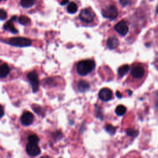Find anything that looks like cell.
I'll return each instance as SVG.
<instances>
[{
    "label": "cell",
    "instance_id": "9a60e30c",
    "mask_svg": "<svg viewBox=\"0 0 158 158\" xmlns=\"http://www.w3.org/2000/svg\"><path fill=\"white\" fill-rule=\"evenodd\" d=\"M36 3V0H21L20 4L24 8H32Z\"/></svg>",
    "mask_w": 158,
    "mask_h": 158
},
{
    "label": "cell",
    "instance_id": "8fae6325",
    "mask_svg": "<svg viewBox=\"0 0 158 158\" xmlns=\"http://www.w3.org/2000/svg\"><path fill=\"white\" fill-rule=\"evenodd\" d=\"M16 18H17L16 16L12 17L8 22H7L4 24V29L6 30L10 31L11 33H13V34L18 33V30L16 29V27H14L13 24V21L16 19Z\"/></svg>",
    "mask_w": 158,
    "mask_h": 158
},
{
    "label": "cell",
    "instance_id": "cb8c5ba5",
    "mask_svg": "<svg viewBox=\"0 0 158 158\" xmlns=\"http://www.w3.org/2000/svg\"><path fill=\"white\" fill-rule=\"evenodd\" d=\"M132 0H120V3L122 6H126L131 4Z\"/></svg>",
    "mask_w": 158,
    "mask_h": 158
},
{
    "label": "cell",
    "instance_id": "4316f807",
    "mask_svg": "<svg viewBox=\"0 0 158 158\" xmlns=\"http://www.w3.org/2000/svg\"><path fill=\"white\" fill-rule=\"evenodd\" d=\"M69 2V0H64V1H61V5H63V6H64V5H66L67 3Z\"/></svg>",
    "mask_w": 158,
    "mask_h": 158
},
{
    "label": "cell",
    "instance_id": "ba28073f",
    "mask_svg": "<svg viewBox=\"0 0 158 158\" xmlns=\"http://www.w3.org/2000/svg\"><path fill=\"white\" fill-rule=\"evenodd\" d=\"M114 29L122 36H125L129 31V27L127 23L123 21L117 23L114 27Z\"/></svg>",
    "mask_w": 158,
    "mask_h": 158
},
{
    "label": "cell",
    "instance_id": "3957f363",
    "mask_svg": "<svg viewBox=\"0 0 158 158\" xmlns=\"http://www.w3.org/2000/svg\"><path fill=\"white\" fill-rule=\"evenodd\" d=\"M102 13L104 17L109 19L110 20H114L118 16V11L115 6L110 5L103 8L102 11Z\"/></svg>",
    "mask_w": 158,
    "mask_h": 158
},
{
    "label": "cell",
    "instance_id": "30bf717a",
    "mask_svg": "<svg viewBox=\"0 0 158 158\" xmlns=\"http://www.w3.org/2000/svg\"><path fill=\"white\" fill-rule=\"evenodd\" d=\"M144 70L141 66H135L132 69L131 75L135 79H141L144 76Z\"/></svg>",
    "mask_w": 158,
    "mask_h": 158
},
{
    "label": "cell",
    "instance_id": "5bb4252c",
    "mask_svg": "<svg viewBox=\"0 0 158 158\" xmlns=\"http://www.w3.org/2000/svg\"><path fill=\"white\" fill-rule=\"evenodd\" d=\"M10 72V68L8 64H3L0 66V78H5Z\"/></svg>",
    "mask_w": 158,
    "mask_h": 158
},
{
    "label": "cell",
    "instance_id": "5b68a950",
    "mask_svg": "<svg viewBox=\"0 0 158 158\" xmlns=\"http://www.w3.org/2000/svg\"><path fill=\"white\" fill-rule=\"evenodd\" d=\"M27 79L31 85L34 93L38 92L40 85L39 75L35 71H31L27 74Z\"/></svg>",
    "mask_w": 158,
    "mask_h": 158
},
{
    "label": "cell",
    "instance_id": "ac0fdd59",
    "mask_svg": "<svg viewBox=\"0 0 158 158\" xmlns=\"http://www.w3.org/2000/svg\"><path fill=\"white\" fill-rule=\"evenodd\" d=\"M126 111H127V109H126V107L123 105L118 106L116 109V113L117 114V116H122L124 115Z\"/></svg>",
    "mask_w": 158,
    "mask_h": 158
},
{
    "label": "cell",
    "instance_id": "d4e9b609",
    "mask_svg": "<svg viewBox=\"0 0 158 158\" xmlns=\"http://www.w3.org/2000/svg\"><path fill=\"white\" fill-rule=\"evenodd\" d=\"M4 109L3 108L2 106L0 104V118H1L4 116Z\"/></svg>",
    "mask_w": 158,
    "mask_h": 158
},
{
    "label": "cell",
    "instance_id": "2e32d148",
    "mask_svg": "<svg viewBox=\"0 0 158 158\" xmlns=\"http://www.w3.org/2000/svg\"><path fill=\"white\" fill-rule=\"evenodd\" d=\"M130 69V67L129 65H124L122 66L121 67H120L118 69V73L119 75L121 77H123L124 75L127 74Z\"/></svg>",
    "mask_w": 158,
    "mask_h": 158
},
{
    "label": "cell",
    "instance_id": "7402d4cb",
    "mask_svg": "<svg viewBox=\"0 0 158 158\" xmlns=\"http://www.w3.org/2000/svg\"><path fill=\"white\" fill-rule=\"evenodd\" d=\"M126 133H127V134L132 137H135L138 135V132L135 129H129L126 131Z\"/></svg>",
    "mask_w": 158,
    "mask_h": 158
},
{
    "label": "cell",
    "instance_id": "9c48e42d",
    "mask_svg": "<svg viewBox=\"0 0 158 158\" xmlns=\"http://www.w3.org/2000/svg\"><path fill=\"white\" fill-rule=\"evenodd\" d=\"M34 116L33 114L30 112H24L21 119V121L22 125L25 126H28L31 125L34 122Z\"/></svg>",
    "mask_w": 158,
    "mask_h": 158
},
{
    "label": "cell",
    "instance_id": "7a4b0ae2",
    "mask_svg": "<svg viewBox=\"0 0 158 158\" xmlns=\"http://www.w3.org/2000/svg\"><path fill=\"white\" fill-rule=\"evenodd\" d=\"M9 45L17 47H27L31 45V41L24 37L11 38L8 42Z\"/></svg>",
    "mask_w": 158,
    "mask_h": 158
},
{
    "label": "cell",
    "instance_id": "83f0119b",
    "mask_svg": "<svg viewBox=\"0 0 158 158\" xmlns=\"http://www.w3.org/2000/svg\"><path fill=\"white\" fill-rule=\"evenodd\" d=\"M157 107H158V94H157V99H156V103Z\"/></svg>",
    "mask_w": 158,
    "mask_h": 158
},
{
    "label": "cell",
    "instance_id": "f546056e",
    "mask_svg": "<svg viewBox=\"0 0 158 158\" xmlns=\"http://www.w3.org/2000/svg\"><path fill=\"white\" fill-rule=\"evenodd\" d=\"M1 0H0V2H1Z\"/></svg>",
    "mask_w": 158,
    "mask_h": 158
},
{
    "label": "cell",
    "instance_id": "52a82bcc",
    "mask_svg": "<svg viewBox=\"0 0 158 158\" xmlns=\"http://www.w3.org/2000/svg\"><path fill=\"white\" fill-rule=\"evenodd\" d=\"M98 96L101 100L103 102H108L112 97V92L109 88H104L99 91Z\"/></svg>",
    "mask_w": 158,
    "mask_h": 158
},
{
    "label": "cell",
    "instance_id": "44dd1931",
    "mask_svg": "<svg viewBox=\"0 0 158 158\" xmlns=\"http://www.w3.org/2000/svg\"><path fill=\"white\" fill-rule=\"evenodd\" d=\"M28 141H29V143L38 144L39 142V138L35 135H31L29 137Z\"/></svg>",
    "mask_w": 158,
    "mask_h": 158
},
{
    "label": "cell",
    "instance_id": "d6986e66",
    "mask_svg": "<svg viewBox=\"0 0 158 158\" xmlns=\"http://www.w3.org/2000/svg\"><path fill=\"white\" fill-rule=\"evenodd\" d=\"M19 22L21 24L26 26V25H29L30 23V19L26 16H21L19 17Z\"/></svg>",
    "mask_w": 158,
    "mask_h": 158
},
{
    "label": "cell",
    "instance_id": "f1b7e54d",
    "mask_svg": "<svg viewBox=\"0 0 158 158\" xmlns=\"http://www.w3.org/2000/svg\"><path fill=\"white\" fill-rule=\"evenodd\" d=\"M156 13L158 14V6H157V8H156Z\"/></svg>",
    "mask_w": 158,
    "mask_h": 158
},
{
    "label": "cell",
    "instance_id": "e0dca14e",
    "mask_svg": "<svg viewBox=\"0 0 158 158\" xmlns=\"http://www.w3.org/2000/svg\"><path fill=\"white\" fill-rule=\"evenodd\" d=\"M67 12H69V13L74 14L78 10L77 6L74 2L70 3H69V4L68 5V6H67Z\"/></svg>",
    "mask_w": 158,
    "mask_h": 158
},
{
    "label": "cell",
    "instance_id": "ffe728a7",
    "mask_svg": "<svg viewBox=\"0 0 158 158\" xmlns=\"http://www.w3.org/2000/svg\"><path fill=\"white\" fill-rule=\"evenodd\" d=\"M105 130L110 135H114L115 133H116V127H114L113 125H110V124H108L106 126Z\"/></svg>",
    "mask_w": 158,
    "mask_h": 158
},
{
    "label": "cell",
    "instance_id": "603a6c76",
    "mask_svg": "<svg viewBox=\"0 0 158 158\" xmlns=\"http://www.w3.org/2000/svg\"><path fill=\"white\" fill-rule=\"evenodd\" d=\"M7 13L3 9H0V20H5L7 18Z\"/></svg>",
    "mask_w": 158,
    "mask_h": 158
},
{
    "label": "cell",
    "instance_id": "6da1fadb",
    "mask_svg": "<svg viewBox=\"0 0 158 158\" xmlns=\"http://www.w3.org/2000/svg\"><path fill=\"white\" fill-rule=\"evenodd\" d=\"M95 62L92 60H84L79 62L77 66V73L82 76H85L92 72L95 68Z\"/></svg>",
    "mask_w": 158,
    "mask_h": 158
},
{
    "label": "cell",
    "instance_id": "484cf974",
    "mask_svg": "<svg viewBox=\"0 0 158 158\" xmlns=\"http://www.w3.org/2000/svg\"><path fill=\"white\" fill-rule=\"evenodd\" d=\"M116 96H117V97L118 98H121L122 97V94H121V92H119V91H117V92H116Z\"/></svg>",
    "mask_w": 158,
    "mask_h": 158
},
{
    "label": "cell",
    "instance_id": "7c38bea8",
    "mask_svg": "<svg viewBox=\"0 0 158 158\" xmlns=\"http://www.w3.org/2000/svg\"><path fill=\"white\" fill-rule=\"evenodd\" d=\"M77 88L80 92L85 93L90 90V85L88 82L85 80H80L78 83Z\"/></svg>",
    "mask_w": 158,
    "mask_h": 158
},
{
    "label": "cell",
    "instance_id": "277c9868",
    "mask_svg": "<svg viewBox=\"0 0 158 158\" xmlns=\"http://www.w3.org/2000/svg\"><path fill=\"white\" fill-rule=\"evenodd\" d=\"M95 17L94 11L90 8H85L82 9L79 14V17L82 21L86 23H90Z\"/></svg>",
    "mask_w": 158,
    "mask_h": 158
},
{
    "label": "cell",
    "instance_id": "8992f818",
    "mask_svg": "<svg viewBox=\"0 0 158 158\" xmlns=\"http://www.w3.org/2000/svg\"><path fill=\"white\" fill-rule=\"evenodd\" d=\"M26 151L29 155L31 156H36L40 154V149L36 143H29L26 147Z\"/></svg>",
    "mask_w": 158,
    "mask_h": 158
},
{
    "label": "cell",
    "instance_id": "4fadbf2b",
    "mask_svg": "<svg viewBox=\"0 0 158 158\" xmlns=\"http://www.w3.org/2000/svg\"><path fill=\"white\" fill-rule=\"evenodd\" d=\"M119 43V42L117 38L111 36L107 40V46L110 49H114L118 46Z\"/></svg>",
    "mask_w": 158,
    "mask_h": 158
},
{
    "label": "cell",
    "instance_id": "4dcf8cb0",
    "mask_svg": "<svg viewBox=\"0 0 158 158\" xmlns=\"http://www.w3.org/2000/svg\"><path fill=\"white\" fill-rule=\"evenodd\" d=\"M4 1H6V0H4Z\"/></svg>",
    "mask_w": 158,
    "mask_h": 158
}]
</instances>
